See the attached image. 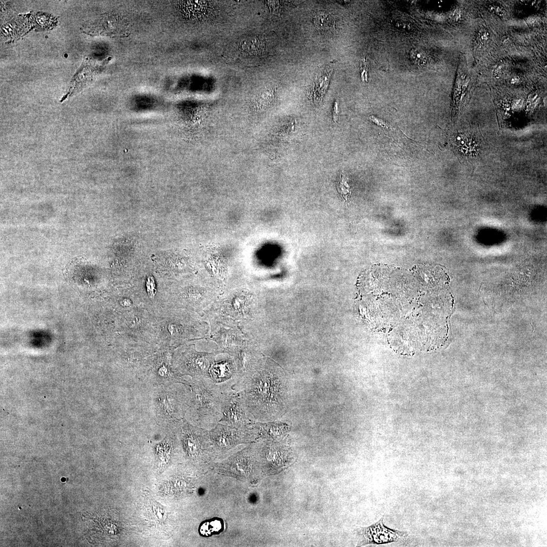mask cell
Segmentation results:
<instances>
[{
    "label": "cell",
    "instance_id": "6da1fadb",
    "mask_svg": "<svg viewBox=\"0 0 547 547\" xmlns=\"http://www.w3.org/2000/svg\"><path fill=\"white\" fill-rule=\"evenodd\" d=\"M285 376L269 362L255 366L232 386L253 421L280 417L286 409L288 387Z\"/></svg>",
    "mask_w": 547,
    "mask_h": 547
},
{
    "label": "cell",
    "instance_id": "7a4b0ae2",
    "mask_svg": "<svg viewBox=\"0 0 547 547\" xmlns=\"http://www.w3.org/2000/svg\"><path fill=\"white\" fill-rule=\"evenodd\" d=\"M185 419L196 426L212 429L222 417L224 396L220 388L208 377L193 378Z\"/></svg>",
    "mask_w": 547,
    "mask_h": 547
},
{
    "label": "cell",
    "instance_id": "3957f363",
    "mask_svg": "<svg viewBox=\"0 0 547 547\" xmlns=\"http://www.w3.org/2000/svg\"><path fill=\"white\" fill-rule=\"evenodd\" d=\"M190 386L182 383L169 385L159 393L155 400L157 414L160 419L176 425L184 418L188 408Z\"/></svg>",
    "mask_w": 547,
    "mask_h": 547
},
{
    "label": "cell",
    "instance_id": "277c9868",
    "mask_svg": "<svg viewBox=\"0 0 547 547\" xmlns=\"http://www.w3.org/2000/svg\"><path fill=\"white\" fill-rule=\"evenodd\" d=\"M221 412L219 423L238 429H243L253 421L239 393L234 390L224 393Z\"/></svg>",
    "mask_w": 547,
    "mask_h": 547
},
{
    "label": "cell",
    "instance_id": "5b68a950",
    "mask_svg": "<svg viewBox=\"0 0 547 547\" xmlns=\"http://www.w3.org/2000/svg\"><path fill=\"white\" fill-rule=\"evenodd\" d=\"M361 545L367 544L380 545L398 542L405 539L408 533L386 526L383 518L372 525L361 528L359 532Z\"/></svg>",
    "mask_w": 547,
    "mask_h": 547
},
{
    "label": "cell",
    "instance_id": "8992f818",
    "mask_svg": "<svg viewBox=\"0 0 547 547\" xmlns=\"http://www.w3.org/2000/svg\"><path fill=\"white\" fill-rule=\"evenodd\" d=\"M208 434L211 443L221 451L230 449L239 443L246 442L252 436L244 429L220 423L208 431Z\"/></svg>",
    "mask_w": 547,
    "mask_h": 547
},
{
    "label": "cell",
    "instance_id": "52a82bcc",
    "mask_svg": "<svg viewBox=\"0 0 547 547\" xmlns=\"http://www.w3.org/2000/svg\"><path fill=\"white\" fill-rule=\"evenodd\" d=\"M180 359L179 368L183 374L193 378L208 377L212 357L210 355L188 351Z\"/></svg>",
    "mask_w": 547,
    "mask_h": 547
},
{
    "label": "cell",
    "instance_id": "ba28073f",
    "mask_svg": "<svg viewBox=\"0 0 547 547\" xmlns=\"http://www.w3.org/2000/svg\"><path fill=\"white\" fill-rule=\"evenodd\" d=\"M208 378L217 385L223 393L233 390L232 386L237 382L238 371L229 360L214 364L209 370Z\"/></svg>",
    "mask_w": 547,
    "mask_h": 547
},
{
    "label": "cell",
    "instance_id": "9c48e42d",
    "mask_svg": "<svg viewBox=\"0 0 547 547\" xmlns=\"http://www.w3.org/2000/svg\"><path fill=\"white\" fill-rule=\"evenodd\" d=\"M333 68L334 63L331 62L321 68L316 76L313 100L316 104L321 102L328 89Z\"/></svg>",
    "mask_w": 547,
    "mask_h": 547
},
{
    "label": "cell",
    "instance_id": "30bf717a",
    "mask_svg": "<svg viewBox=\"0 0 547 547\" xmlns=\"http://www.w3.org/2000/svg\"><path fill=\"white\" fill-rule=\"evenodd\" d=\"M312 22L318 30L323 33H329L335 29V19L331 13L323 11L315 13Z\"/></svg>",
    "mask_w": 547,
    "mask_h": 547
},
{
    "label": "cell",
    "instance_id": "8fae6325",
    "mask_svg": "<svg viewBox=\"0 0 547 547\" xmlns=\"http://www.w3.org/2000/svg\"><path fill=\"white\" fill-rule=\"evenodd\" d=\"M264 47L263 42L256 36L246 37L242 40L239 44L241 52L248 56H256L262 54Z\"/></svg>",
    "mask_w": 547,
    "mask_h": 547
},
{
    "label": "cell",
    "instance_id": "7c38bea8",
    "mask_svg": "<svg viewBox=\"0 0 547 547\" xmlns=\"http://www.w3.org/2000/svg\"><path fill=\"white\" fill-rule=\"evenodd\" d=\"M336 188L343 201L346 202L349 199L351 192V182L348 175L344 171L340 174L336 182Z\"/></svg>",
    "mask_w": 547,
    "mask_h": 547
},
{
    "label": "cell",
    "instance_id": "4fadbf2b",
    "mask_svg": "<svg viewBox=\"0 0 547 547\" xmlns=\"http://www.w3.org/2000/svg\"><path fill=\"white\" fill-rule=\"evenodd\" d=\"M146 287L148 294L150 297H153L156 293V289L155 283L152 277L148 278L146 281Z\"/></svg>",
    "mask_w": 547,
    "mask_h": 547
},
{
    "label": "cell",
    "instance_id": "5bb4252c",
    "mask_svg": "<svg viewBox=\"0 0 547 547\" xmlns=\"http://www.w3.org/2000/svg\"><path fill=\"white\" fill-rule=\"evenodd\" d=\"M489 38V33L486 30H481L478 34L477 43L480 48L484 46V44Z\"/></svg>",
    "mask_w": 547,
    "mask_h": 547
},
{
    "label": "cell",
    "instance_id": "9a60e30c",
    "mask_svg": "<svg viewBox=\"0 0 547 547\" xmlns=\"http://www.w3.org/2000/svg\"><path fill=\"white\" fill-rule=\"evenodd\" d=\"M489 9L490 11H492V12L496 14L500 17H504L505 15V10L502 7L499 6H490Z\"/></svg>",
    "mask_w": 547,
    "mask_h": 547
},
{
    "label": "cell",
    "instance_id": "2e32d148",
    "mask_svg": "<svg viewBox=\"0 0 547 547\" xmlns=\"http://www.w3.org/2000/svg\"><path fill=\"white\" fill-rule=\"evenodd\" d=\"M338 103H337V101H335V102L334 103L333 107V112H332V117H333V123H337V120H338Z\"/></svg>",
    "mask_w": 547,
    "mask_h": 547
},
{
    "label": "cell",
    "instance_id": "e0dca14e",
    "mask_svg": "<svg viewBox=\"0 0 547 547\" xmlns=\"http://www.w3.org/2000/svg\"><path fill=\"white\" fill-rule=\"evenodd\" d=\"M365 60L362 61L361 65V77L363 80L366 81L367 79V73L366 69V63Z\"/></svg>",
    "mask_w": 547,
    "mask_h": 547
},
{
    "label": "cell",
    "instance_id": "ac0fdd59",
    "mask_svg": "<svg viewBox=\"0 0 547 547\" xmlns=\"http://www.w3.org/2000/svg\"><path fill=\"white\" fill-rule=\"evenodd\" d=\"M502 73V68L500 66H497L492 70V74L496 78H499Z\"/></svg>",
    "mask_w": 547,
    "mask_h": 547
},
{
    "label": "cell",
    "instance_id": "d6986e66",
    "mask_svg": "<svg viewBox=\"0 0 547 547\" xmlns=\"http://www.w3.org/2000/svg\"><path fill=\"white\" fill-rule=\"evenodd\" d=\"M369 120L371 121H372V122H373L374 123L377 125H379V126L380 125V126H382V127H384V126L383 125V124H384L383 121L382 120H381V119H379L378 118H376L374 115L370 116H369Z\"/></svg>",
    "mask_w": 547,
    "mask_h": 547
},
{
    "label": "cell",
    "instance_id": "ffe728a7",
    "mask_svg": "<svg viewBox=\"0 0 547 547\" xmlns=\"http://www.w3.org/2000/svg\"><path fill=\"white\" fill-rule=\"evenodd\" d=\"M519 81H520V78L518 76H516L513 77L511 79V84H515L516 83H518Z\"/></svg>",
    "mask_w": 547,
    "mask_h": 547
}]
</instances>
